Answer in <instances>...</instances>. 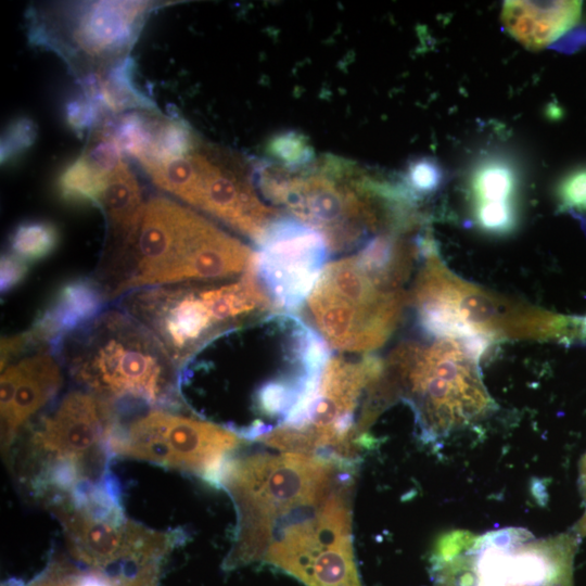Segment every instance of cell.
<instances>
[{"mask_svg": "<svg viewBox=\"0 0 586 586\" xmlns=\"http://www.w3.org/2000/svg\"><path fill=\"white\" fill-rule=\"evenodd\" d=\"M442 178V169L435 161L420 158L409 165L405 189L413 198L416 195H428L440 188Z\"/></svg>", "mask_w": 586, "mask_h": 586, "instance_id": "603a6c76", "label": "cell"}, {"mask_svg": "<svg viewBox=\"0 0 586 586\" xmlns=\"http://www.w3.org/2000/svg\"><path fill=\"white\" fill-rule=\"evenodd\" d=\"M579 487H581V494L584 501L585 511L581 520L577 522L574 531L576 532L578 536H586V454L583 456L581 460Z\"/></svg>", "mask_w": 586, "mask_h": 586, "instance_id": "83f0119b", "label": "cell"}, {"mask_svg": "<svg viewBox=\"0 0 586 586\" xmlns=\"http://www.w3.org/2000/svg\"><path fill=\"white\" fill-rule=\"evenodd\" d=\"M123 311L161 343L179 370L211 339L273 308L249 269L226 282H183L133 290Z\"/></svg>", "mask_w": 586, "mask_h": 586, "instance_id": "5b68a950", "label": "cell"}, {"mask_svg": "<svg viewBox=\"0 0 586 586\" xmlns=\"http://www.w3.org/2000/svg\"><path fill=\"white\" fill-rule=\"evenodd\" d=\"M55 346L75 380L101 398L136 399L155 408L178 404L179 369L152 333L125 311H106Z\"/></svg>", "mask_w": 586, "mask_h": 586, "instance_id": "3957f363", "label": "cell"}, {"mask_svg": "<svg viewBox=\"0 0 586 586\" xmlns=\"http://www.w3.org/2000/svg\"><path fill=\"white\" fill-rule=\"evenodd\" d=\"M140 164L158 188L253 241L280 215L260 201L240 170L198 138L181 153Z\"/></svg>", "mask_w": 586, "mask_h": 586, "instance_id": "8fae6325", "label": "cell"}, {"mask_svg": "<svg viewBox=\"0 0 586 586\" xmlns=\"http://www.w3.org/2000/svg\"><path fill=\"white\" fill-rule=\"evenodd\" d=\"M160 563L139 565L133 572L122 571L113 577L114 586H157Z\"/></svg>", "mask_w": 586, "mask_h": 586, "instance_id": "484cf974", "label": "cell"}, {"mask_svg": "<svg viewBox=\"0 0 586 586\" xmlns=\"http://www.w3.org/2000/svg\"><path fill=\"white\" fill-rule=\"evenodd\" d=\"M28 273V264L7 253L1 257V293H8L17 286Z\"/></svg>", "mask_w": 586, "mask_h": 586, "instance_id": "4316f807", "label": "cell"}, {"mask_svg": "<svg viewBox=\"0 0 586 586\" xmlns=\"http://www.w3.org/2000/svg\"><path fill=\"white\" fill-rule=\"evenodd\" d=\"M408 301L404 288L369 270L353 254L324 267L306 303L330 348L367 354L387 341Z\"/></svg>", "mask_w": 586, "mask_h": 586, "instance_id": "52a82bcc", "label": "cell"}, {"mask_svg": "<svg viewBox=\"0 0 586 586\" xmlns=\"http://www.w3.org/2000/svg\"><path fill=\"white\" fill-rule=\"evenodd\" d=\"M251 271L280 311L302 308L327 266L324 235L293 216H277L255 241Z\"/></svg>", "mask_w": 586, "mask_h": 586, "instance_id": "2e32d148", "label": "cell"}, {"mask_svg": "<svg viewBox=\"0 0 586 586\" xmlns=\"http://www.w3.org/2000/svg\"><path fill=\"white\" fill-rule=\"evenodd\" d=\"M354 463L302 453L231 456L216 487L237 510V526L225 570L264 559L278 525L295 511L321 502L347 476Z\"/></svg>", "mask_w": 586, "mask_h": 586, "instance_id": "7a4b0ae2", "label": "cell"}, {"mask_svg": "<svg viewBox=\"0 0 586 586\" xmlns=\"http://www.w3.org/2000/svg\"><path fill=\"white\" fill-rule=\"evenodd\" d=\"M107 296L100 283L78 278L59 288L29 332L34 343L59 344L63 339L94 320Z\"/></svg>", "mask_w": 586, "mask_h": 586, "instance_id": "ac0fdd59", "label": "cell"}, {"mask_svg": "<svg viewBox=\"0 0 586 586\" xmlns=\"http://www.w3.org/2000/svg\"><path fill=\"white\" fill-rule=\"evenodd\" d=\"M253 258L246 244L191 208L153 198L111 258L114 268L128 265L111 297L148 286L232 280L251 268Z\"/></svg>", "mask_w": 586, "mask_h": 586, "instance_id": "6da1fadb", "label": "cell"}, {"mask_svg": "<svg viewBox=\"0 0 586 586\" xmlns=\"http://www.w3.org/2000/svg\"><path fill=\"white\" fill-rule=\"evenodd\" d=\"M518 178L511 165L500 158H488L476 165L470 179L472 207L517 205Z\"/></svg>", "mask_w": 586, "mask_h": 586, "instance_id": "ffe728a7", "label": "cell"}, {"mask_svg": "<svg viewBox=\"0 0 586 586\" xmlns=\"http://www.w3.org/2000/svg\"><path fill=\"white\" fill-rule=\"evenodd\" d=\"M385 367L426 441L445 437L494 407L479 362L457 341L437 340L429 346L403 343Z\"/></svg>", "mask_w": 586, "mask_h": 586, "instance_id": "8992f818", "label": "cell"}, {"mask_svg": "<svg viewBox=\"0 0 586 586\" xmlns=\"http://www.w3.org/2000/svg\"><path fill=\"white\" fill-rule=\"evenodd\" d=\"M410 297H433L451 305L459 316L494 341L559 339L577 334V318L537 309L489 293L453 273L430 243Z\"/></svg>", "mask_w": 586, "mask_h": 586, "instance_id": "5bb4252c", "label": "cell"}, {"mask_svg": "<svg viewBox=\"0 0 586 586\" xmlns=\"http://www.w3.org/2000/svg\"><path fill=\"white\" fill-rule=\"evenodd\" d=\"M256 184L270 202L320 231L333 253L361 245L403 218L398 203L385 193L357 186L354 191L326 175L263 165Z\"/></svg>", "mask_w": 586, "mask_h": 586, "instance_id": "9c48e42d", "label": "cell"}, {"mask_svg": "<svg viewBox=\"0 0 586 586\" xmlns=\"http://www.w3.org/2000/svg\"><path fill=\"white\" fill-rule=\"evenodd\" d=\"M581 14V1H505L501 18L522 46L540 50L574 27Z\"/></svg>", "mask_w": 586, "mask_h": 586, "instance_id": "d6986e66", "label": "cell"}, {"mask_svg": "<svg viewBox=\"0 0 586 586\" xmlns=\"http://www.w3.org/2000/svg\"><path fill=\"white\" fill-rule=\"evenodd\" d=\"M575 531L535 537L522 527L444 534L431 553L435 586H573Z\"/></svg>", "mask_w": 586, "mask_h": 586, "instance_id": "277c9868", "label": "cell"}, {"mask_svg": "<svg viewBox=\"0 0 586 586\" xmlns=\"http://www.w3.org/2000/svg\"><path fill=\"white\" fill-rule=\"evenodd\" d=\"M152 7L142 1L74 3L59 11L50 27L38 26L36 39L46 41L69 64L93 69L98 77L127 60Z\"/></svg>", "mask_w": 586, "mask_h": 586, "instance_id": "9a60e30c", "label": "cell"}, {"mask_svg": "<svg viewBox=\"0 0 586 586\" xmlns=\"http://www.w3.org/2000/svg\"><path fill=\"white\" fill-rule=\"evenodd\" d=\"M36 136L35 126L29 119L15 120L5 131L1 144V161L8 162L28 148Z\"/></svg>", "mask_w": 586, "mask_h": 586, "instance_id": "d4e9b609", "label": "cell"}, {"mask_svg": "<svg viewBox=\"0 0 586 586\" xmlns=\"http://www.w3.org/2000/svg\"><path fill=\"white\" fill-rule=\"evenodd\" d=\"M62 372L52 355L38 353L5 368L1 375V445L8 454L24 424L62 386Z\"/></svg>", "mask_w": 586, "mask_h": 586, "instance_id": "e0dca14e", "label": "cell"}, {"mask_svg": "<svg viewBox=\"0 0 586 586\" xmlns=\"http://www.w3.org/2000/svg\"><path fill=\"white\" fill-rule=\"evenodd\" d=\"M557 196L563 207L586 212V167L566 175L557 188Z\"/></svg>", "mask_w": 586, "mask_h": 586, "instance_id": "cb8c5ba5", "label": "cell"}, {"mask_svg": "<svg viewBox=\"0 0 586 586\" xmlns=\"http://www.w3.org/2000/svg\"><path fill=\"white\" fill-rule=\"evenodd\" d=\"M582 335L586 336V316L581 319Z\"/></svg>", "mask_w": 586, "mask_h": 586, "instance_id": "f1b7e54d", "label": "cell"}, {"mask_svg": "<svg viewBox=\"0 0 586 586\" xmlns=\"http://www.w3.org/2000/svg\"><path fill=\"white\" fill-rule=\"evenodd\" d=\"M61 523L68 550L90 570L104 572L116 564L120 571L161 562L183 537L179 532L146 528L125 517L120 502L48 499Z\"/></svg>", "mask_w": 586, "mask_h": 586, "instance_id": "4fadbf2b", "label": "cell"}, {"mask_svg": "<svg viewBox=\"0 0 586 586\" xmlns=\"http://www.w3.org/2000/svg\"><path fill=\"white\" fill-rule=\"evenodd\" d=\"M118 425L113 403L88 391L68 393L29 438L30 455L41 466L35 486L50 498L109 477Z\"/></svg>", "mask_w": 586, "mask_h": 586, "instance_id": "ba28073f", "label": "cell"}, {"mask_svg": "<svg viewBox=\"0 0 586 586\" xmlns=\"http://www.w3.org/2000/svg\"><path fill=\"white\" fill-rule=\"evenodd\" d=\"M352 487L353 479L344 480L320 504L284 520L263 561L306 586H362L353 550Z\"/></svg>", "mask_w": 586, "mask_h": 586, "instance_id": "30bf717a", "label": "cell"}, {"mask_svg": "<svg viewBox=\"0 0 586 586\" xmlns=\"http://www.w3.org/2000/svg\"><path fill=\"white\" fill-rule=\"evenodd\" d=\"M60 233L49 221L20 224L10 238L11 254L29 264L48 257L56 249Z\"/></svg>", "mask_w": 586, "mask_h": 586, "instance_id": "44dd1931", "label": "cell"}, {"mask_svg": "<svg viewBox=\"0 0 586 586\" xmlns=\"http://www.w3.org/2000/svg\"><path fill=\"white\" fill-rule=\"evenodd\" d=\"M245 441L233 428L154 408L118 425L112 451L195 474L216 487L227 460Z\"/></svg>", "mask_w": 586, "mask_h": 586, "instance_id": "7c38bea8", "label": "cell"}, {"mask_svg": "<svg viewBox=\"0 0 586 586\" xmlns=\"http://www.w3.org/2000/svg\"><path fill=\"white\" fill-rule=\"evenodd\" d=\"M269 153L290 170H298L313 158L309 144L301 135L284 132L276 136L268 145Z\"/></svg>", "mask_w": 586, "mask_h": 586, "instance_id": "7402d4cb", "label": "cell"}]
</instances>
